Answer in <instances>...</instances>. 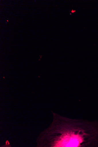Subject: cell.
I'll return each mask as SVG.
<instances>
[{"label": "cell", "mask_w": 98, "mask_h": 147, "mask_svg": "<svg viewBox=\"0 0 98 147\" xmlns=\"http://www.w3.org/2000/svg\"><path fill=\"white\" fill-rule=\"evenodd\" d=\"M50 126L37 140L39 147L98 146V122L72 119L53 113Z\"/></svg>", "instance_id": "1"}]
</instances>
